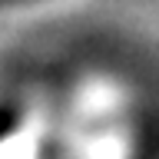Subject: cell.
<instances>
[{"instance_id":"cell-1","label":"cell","mask_w":159,"mask_h":159,"mask_svg":"<svg viewBox=\"0 0 159 159\" xmlns=\"http://www.w3.org/2000/svg\"><path fill=\"white\" fill-rule=\"evenodd\" d=\"M47 119L40 113H23L0 129V159H43Z\"/></svg>"}]
</instances>
